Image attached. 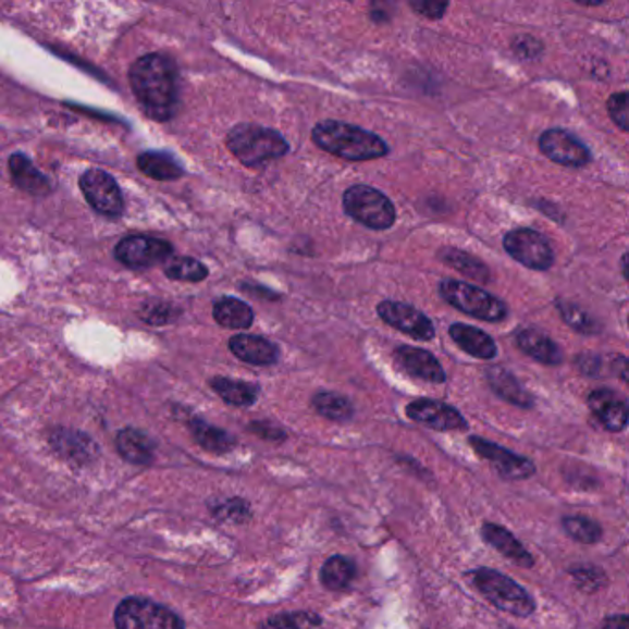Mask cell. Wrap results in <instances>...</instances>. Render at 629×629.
<instances>
[{
  "label": "cell",
  "instance_id": "obj_11",
  "mask_svg": "<svg viewBox=\"0 0 629 629\" xmlns=\"http://www.w3.org/2000/svg\"><path fill=\"white\" fill-rule=\"evenodd\" d=\"M377 314L386 325L408 334L411 338L421 340V342L436 338V328L429 316L423 314L421 310L411 307L408 303L386 299V301L377 305Z\"/></svg>",
  "mask_w": 629,
  "mask_h": 629
},
{
  "label": "cell",
  "instance_id": "obj_8",
  "mask_svg": "<svg viewBox=\"0 0 629 629\" xmlns=\"http://www.w3.org/2000/svg\"><path fill=\"white\" fill-rule=\"evenodd\" d=\"M503 246L511 259L517 260L522 267L535 272H546L554 267L556 254L545 235H541L530 227H517L506 233Z\"/></svg>",
  "mask_w": 629,
  "mask_h": 629
},
{
  "label": "cell",
  "instance_id": "obj_41",
  "mask_svg": "<svg viewBox=\"0 0 629 629\" xmlns=\"http://www.w3.org/2000/svg\"><path fill=\"white\" fill-rule=\"evenodd\" d=\"M249 430H254L255 434H259L260 437H268V440H283L285 437L281 430L268 423H254Z\"/></svg>",
  "mask_w": 629,
  "mask_h": 629
},
{
  "label": "cell",
  "instance_id": "obj_19",
  "mask_svg": "<svg viewBox=\"0 0 629 629\" xmlns=\"http://www.w3.org/2000/svg\"><path fill=\"white\" fill-rule=\"evenodd\" d=\"M448 336L460 347L461 351L480 360H493L498 355L495 340L482 329L472 328L466 323H454L448 328Z\"/></svg>",
  "mask_w": 629,
  "mask_h": 629
},
{
  "label": "cell",
  "instance_id": "obj_37",
  "mask_svg": "<svg viewBox=\"0 0 629 629\" xmlns=\"http://www.w3.org/2000/svg\"><path fill=\"white\" fill-rule=\"evenodd\" d=\"M214 515H219L220 519L244 522L249 517V504L243 498H231L214 509Z\"/></svg>",
  "mask_w": 629,
  "mask_h": 629
},
{
  "label": "cell",
  "instance_id": "obj_26",
  "mask_svg": "<svg viewBox=\"0 0 629 629\" xmlns=\"http://www.w3.org/2000/svg\"><path fill=\"white\" fill-rule=\"evenodd\" d=\"M212 390L227 403L233 406H251L259 399L260 387L254 382L235 381L227 377H214L211 379Z\"/></svg>",
  "mask_w": 629,
  "mask_h": 629
},
{
  "label": "cell",
  "instance_id": "obj_12",
  "mask_svg": "<svg viewBox=\"0 0 629 629\" xmlns=\"http://www.w3.org/2000/svg\"><path fill=\"white\" fill-rule=\"evenodd\" d=\"M174 248L172 244L156 236L132 235L116 244L115 257L122 264L134 270L156 267L169 259Z\"/></svg>",
  "mask_w": 629,
  "mask_h": 629
},
{
  "label": "cell",
  "instance_id": "obj_3",
  "mask_svg": "<svg viewBox=\"0 0 629 629\" xmlns=\"http://www.w3.org/2000/svg\"><path fill=\"white\" fill-rule=\"evenodd\" d=\"M225 145L231 153L248 169L264 166L270 161L285 158L291 151L288 140L279 134L278 130L249 124V122L231 127L230 134L225 137Z\"/></svg>",
  "mask_w": 629,
  "mask_h": 629
},
{
  "label": "cell",
  "instance_id": "obj_29",
  "mask_svg": "<svg viewBox=\"0 0 629 629\" xmlns=\"http://www.w3.org/2000/svg\"><path fill=\"white\" fill-rule=\"evenodd\" d=\"M357 575L355 563L344 556H333L325 562L321 569V581L331 591H342L351 585L353 578Z\"/></svg>",
  "mask_w": 629,
  "mask_h": 629
},
{
  "label": "cell",
  "instance_id": "obj_18",
  "mask_svg": "<svg viewBox=\"0 0 629 629\" xmlns=\"http://www.w3.org/2000/svg\"><path fill=\"white\" fill-rule=\"evenodd\" d=\"M515 344L525 355L545 366H559L563 362L562 347L538 329H520L515 334Z\"/></svg>",
  "mask_w": 629,
  "mask_h": 629
},
{
  "label": "cell",
  "instance_id": "obj_6",
  "mask_svg": "<svg viewBox=\"0 0 629 629\" xmlns=\"http://www.w3.org/2000/svg\"><path fill=\"white\" fill-rule=\"evenodd\" d=\"M471 578L480 593L498 609L511 613L515 617H530L535 612L532 596L517 581L509 580L508 576L491 569H479L472 572Z\"/></svg>",
  "mask_w": 629,
  "mask_h": 629
},
{
  "label": "cell",
  "instance_id": "obj_33",
  "mask_svg": "<svg viewBox=\"0 0 629 629\" xmlns=\"http://www.w3.org/2000/svg\"><path fill=\"white\" fill-rule=\"evenodd\" d=\"M166 278L174 279V281H185V283H201L203 279L209 275L200 260L190 259V257H177V259L169 262V267L164 268Z\"/></svg>",
  "mask_w": 629,
  "mask_h": 629
},
{
  "label": "cell",
  "instance_id": "obj_36",
  "mask_svg": "<svg viewBox=\"0 0 629 629\" xmlns=\"http://www.w3.org/2000/svg\"><path fill=\"white\" fill-rule=\"evenodd\" d=\"M511 49L520 60H538L539 55L543 54V42L538 41L535 37L522 34L511 41Z\"/></svg>",
  "mask_w": 629,
  "mask_h": 629
},
{
  "label": "cell",
  "instance_id": "obj_1",
  "mask_svg": "<svg viewBox=\"0 0 629 629\" xmlns=\"http://www.w3.org/2000/svg\"><path fill=\"white\" fill-rule=\"evenodd\" d=\"M130 85L146 115L153 121H170L180 103L177 67L164 54H146L130 69Z\"/></svg>",
  "mask_w": 629,
  "mask_h": 629
},
{
  "label": "cell",
  "instance_id": "obj_32",
  "mask_svg": "<svg viewBox=\"0 0 629 629\" xmlns=\"http://www.w3.org/2000/svg\"><path fill=\"white\" fill-rule=\"evenodd\" d=\"M260 629H323V622L316 613H281L260 624Z\"/></svg>",
  "mask_w": 629,
  "mask_h": 629
},
{
  "label": "cell",
  "instance_id": "obj_16",
  "mask_svg": "<svg viewBox=\"0 0 629 629\" xmlns=\"http://www.w3.org/2000/svg\"><path fill=\"white\" fill-rule=\"evenodd\" d=\"M589 408L594 418L609 432H622L628 427V405L609 387H600L589 395Z\"/></svg>",
  "mask_w": 629,
  "mask_h": 629
},
{
  "label": "cell",
  "instance_id": "obj_27",
  "mask_svg": "<svg viewBox=\"0 0 629 629\" xmlns=\"http://www.w3.org/2000/svg\"><path fill=\"white\" fill-rule=\"evenodd\" d=\"M137 166L143 174L158 182H176L183 176V169L177 164L176 159L170 158L169 153H163V151L140 153Z\"/></svg>",
  "mask_w": 629,
  "mask_h": 629
},
{
  "label": "cell",
  "instance_id": "obj_7",
  "mask_svg": "<svg viewBox=\"0 0 629 629\" xmlns=\"http://www.w3.org/2000/svg\"><path fill=\"white\" fill-rule=\"evenodd\" d=\"M116 629H185L169 607L146 599L122 600L115 612Z\"/></svg>",
  "mask_w": 629,
  "mask_h": 629
},
{
  "label": "cell",
  "instance_id": "obj_24",
  "mask_svg": "<svg viewBox=\"0 0 629 629\" xmlns=\"http://www.w3.org/2000/svg\"><path fill=\"white\" fill-rule=\"evenodd\" d=\"M10 172H12L15 187L21 188V190L37 194V196L50 193V183L47 176H42L41 172L32 164L30 159L23 153H13L10 158Z\"/></svg>",
  "mask_w": 629,
  "mask_h": 629
},
{
  "label": "cell",
  "instance_id": "obj_17",
  "mask_svg": "<svg viewBox=\"0 0 629 629\" xmlns=\"http://www.w3.org/2000/svg\"><path fill=\"white\" fill-rule=\"evenodd\" d=\"M230 351L249 366H273L279 360V347L255 334H236L230 340Z\"/></svg>",
  "mask_w": 629,
  "mask_h": 629
},
{
  "label": "cell",
  "instance_id": "obj_31",
  "mask_svg": "<svg viewBox=\"0 0 629 629\" xmlns=\"http://www.w3.org/2000/svg\"><path fill=\"white\" fill-rule=\"evenodd\" d=\"M314 410L331 421H349L355 414L351 400L345 399L344 395L333 394V392H318L312 397Z\"/></svg>",
  "mask_w": 629,
  "mask_h": 629
},
{
  "label": "cell",
  "instance_id": "obj_42",
  "mask_svg": "<svg viewBox=\"0 0 629 629\" xmlns=\"http://www.w3.org/2000/svg\"><path fill=\"white\" fill-rule=\"evenodd\" d=\"M604 629H628V617L618 615V617L607 618L604 622Z\"/></svg>",
  "mask_w": 629,
  "mask_h": 629
},
{
  "label": "cell",
  "instance_id": "obj_40",
  "mask_svg": "<svg viewBox=\"0 0 629 629\" xmlns=\"http://www.w3.org/2000/svg\"><path fill=\"white\" fill-rule=\"evenodd\" d=\"M576 363H578V368H580L583 375H600V366H602V360H600V357H596V355H589V353L588 355H580V357L576 358Z\"/></svg>",
  "mask_w": 629,
  "mask_h": 629
},
{
  "label": "cell",
  "instance_id": "obj_25",
  "mask_svg": "<svg viewBox=\"0 0 629 629\" xmlns=\"http://www.w3.org/2000/svg\"><path fill=\"white\" fill-rule=\"evenodd\" d=\"M212 318L225 329H249L254 325L255 314L248 303L236 297H222L212 307Z\"/></svg>",
  "mask_w": 629,
  "mask_h": 629
},
{
  "label": "cell",
  "instance_id": "obj_20",
  "mask_svg": "<svg viewBox=\"0 0 629 629\" xmlns=\"http://www.w3.org/2000/svg\"><path fill=\"white\" fill-rule=\"evenodd\" d=\"M482 535L503 556L509 557L511 562L517 563L520 567H532L533 557L530 556V552L520 545L519 539L515 538L514 533H509L506 528L488 522V525L482 527Z\"/></svg>",
  "mask_w": 629,
  "mask_h": 629
},
{
  "label": "cell",
  "instance_id": "obj_30",
  "mask_svg": "<svg viewBox=\"0 0 629 629\" xmlns=\"http://www.w3.org/2000/svg\"><path fill=\"white\" fill-rule=\"evenodd\" d=\"M556 307L559 310L562 320L570 329H575L576 333L588 334V336L602 333V323L594 316L589 314L588 310L581 309L575 303L557 299Z\"/></svg>",
  "mask_w": 629,
  "mask_h": 629
},
{
  "label": "cell",
  "instance_id": "obj_9",
  "mask_svg": "<svg viewBox=\"0 0 629 629\" xmlns=\"http://www.w3.org/2000/svg\"><path fill=\"white\" fill-rule=\"evenodd\" d=\"M539 150L551 159L552 163L570 166V169H581L591 163V150L588 145L562 127L546 130L545 134L539 137Z\"/></svg>",
  "mask_w": 629,
  "mask_h": 629
},
{
  "label": "cell",
  "instance_id": "obj_34",
  "mask_svg": "<svg viewBox=\"0 0 629 629\" xmlns=\"http://www.w3.org/2000/svg\"><path fill=\"white\" fill-rule=\"evenodd\" d=\"M563 528L570 538L585 545H594L602 538V528L594 520L585 519V517H565Z\"/></svg>",
  "mask_w": 629,
  "mask_h": 629
},
{
  "label": "cell",
  "instance_id": "obj_13",
  "mask_svg": "<svg viewBox=\"0 0 629 629\" xmlns=\"http://www.w3.org/2000/svg\"><path fill=\"white\" fill-rule=\"evenodd\" d=\"M406 416L416 423L424 424L429 429L442 430V432L467 429L466 418L460 411L454 406L445 405L442 400H411L410 405L406 406Z\"/></svg>",
  "mask_w": 629,
  "mask_h": 629
},
{
  "label": "cell",
  "instance_id": "obj_23",
  "mask_svg": "<svg viewBox=\"0 0 629 629\" xmlns=\"http://www.w3.org/2000/svg\"><path fill=\"white\" fill-rule=\"evenodd\" d=\"M437 259L442 260L443 264L453 268L461 275H466L471 281H479V283H490L491 272L490 268L485 267L482 260L477 259L474 255L464 249L458 248H443L437 251Z\"/></svg>",
  "mask_w": 629,
  "mask_h": 629
},
{
  "label": "cell",
  "instance_id": "obj_15",
  "mask_svg": "<svg viewBox=\"0 0 629 629\" xmlns=\"http://www.w3.org/2000/svg\"><path fill=\"white\" fill-rule=\"evenodd\" d=\"M394 358L395 362L399 363L408 375L432 382V384H442V382L447 381L442 363L432 353L419 349V347H411V345H400L395 349Z\"/></svg>",
  "mask_w": 629,
  "mask_h": 629
},
{
  "label": "cell",
  "instance_id": "obj_5",
  "mask_svg": "<svg viewBox=\"0 0 629 629\" xmlns=\"http://www.w3.org/2000/svg\"><path fill=\"white\" fill-rule=\"evenodd\" d=\"M440 294L451 307L477 320L501 323L509 314L508 305L503 299L464 281L443 279Z\"/></svg>",
  "mask_w": 629,
  "mask_h": 629
},
{
  "label": "cell",
  "instance_id": "obj_35",
  "mask_svg": "<svg viewBox=\"0 0 629 629\" xmlns=\"http://www.w3.org/2000/svg\"><path fill=\"white\" fill-rule=\"evenodd\" d=\"M607 113L612 116V121L617 124L618 130L628 134L629 132V113H628V92H615L607 100Z\"/></svg>",
  "mask_w": 629,
  "mask_h": 629
},
{
  "label": "cell",
  "instance_id": "obj_10",
  "mask_svg": "<svg viewBox=\"0 0 629 629\" xmlns=\"http://www.w3.org/2000/svg\"><path fill=\"white\" fill-rule=\"evenodd\" d=\"M79 188L87 203L103 217L116 219L124 211V200L115 180L103 170H87L79 177Z\"/></svg>",
  "mask_w": 629,
  "mask_h": 629
},
{
  "label": "cell",
  "instance_id": "obj_43",
  "mask_svg": "<svg viewBox=\"0 0 629 629\" xmlns=\"http://www.w3.org/2000/svg\"><path fill=\"white\" fill-rule=\"evenodd\" d=\"M620 268H622V275L626 281H629L628 275V254L622 255V260H620Z\"/></svg>",
  "mask_w": 629,
  "mask_h": 629
},
{
  "label": "cell",
  "instance_id": "obj_21",
  "mask_svg": "<svg viewBox=\"0 0 629 629\" xmlns=\"http://www.w3.org/2000/svg\"><path fill=\"white\" fill-rule=\"evenodd\" d=\"M116 451L124 460L135 466H148L153 460L156 443L137 429H124L116 436Z\"/></svg>",
  "mask_w": 629,
  "mask_h": 629
},
{
  "label": "cell",
  "instance_id": "obj_4",
  "mask_svg": "<svg viewBox=\"0 0 629 629\" xmlns=\"http://www.w3.org/2000/svg\"><path fill=\"white\" fill-rule=\"evenodd\" d=\"M342 203L345 214L368 230L386 231L394 227L397 220L394 201L370 185H353L347 188Z\"/></svg>",
  "mask_w": 629,
  "mask_h": 629
},
{
  "label": "cell",
  "instance_id": "obj_38",
  "mask_svg": "<svg viewBox=\"0 0 629 629\" xmlns=\"http://www.w3.org/2000/svg\"><path fill=\"white\" fill-rule=\"evenodd\" d=\"M448 7H451L448 2H437V0H410L411 10L421 17L430 18V21L442 18Z\"/></svg>",
  "mask_w": 629,
  "mask_h": 629
},
{
  "label": "cell",
  "instance_id": "obj_14",
  "mask_svg": "<svg viewBox=\"0 0 629 629\" xmlns=\"http://www.w3.org/2000/svg\"><path fill=\"white\" fill-rule=\"evenodd\" d=\"M469 443H471V447L477 451L479 456L493 464V467L503 474L504 479L527 480L535 472V466H533L532 461L522 458V456H517L508 448L477 436H472Z\"/></svg>",
  "mask_w": 629,
  "mask_h": 629
},
{
  "label": "cell",
  "instance_id": "obj_28",
  "mask_svg": "<svg viewBox=\"0 0 629 629\" xmlns=\"http://www.w3.org/2000/svg\"><path fill=\"white\" fill-rule=\"evenodd\" d=\"M188 427H190L194 440L209 453H230L231 448L236 445L235 437L227 434L225 430L217 429L201 419H193Z\"/></svg>",
  "mask_w": 629,
  "mask_h": 629
},
{
  "label": "cell",
  "instance_id": "obj_22",
  "mask_svg": "<svg viewBox=\"0 0 629 629\" xmlns=\"http://www.w3.org/2000/svg\"><path fill=\"white\" fill-rule=\"evenodd\" d=\"M485 377H488L491 390H493L501 399L508 400V403L519 406V408H532V395L528 394L527 390L520 386V382L517 381L509 371L504 370L501 366H493V368H488Z\"/></svg>",
  "mask_w": 629,
  "mask_h": 629
},
{
  "label": "cell",
  "instance_id": "obj_2",
  "mask_svg": "<svg viewBox=\"0 0 629 629\" xmlns=\"http://www.w3.org/2000/svg\"><path fill=\"white\" fill-rule=\"evenodd\" d=\"M310 137L320 150L353 163L386 158L390 153V146L379 135L334 119L318 122Z\"/></svg>",
  "mask_w": 629,
  "mask_h": 629
},
{
  "label": "cell",
  "instance_id": "obj_39",
  "mask_svg": "<svg viewBox=\"0 0 629 629\" xmlns=\"http://www.w3.org/2000/svg\"><path fill=\"white\" fill-rule=\"evenodd\" d=\"M172 309L164 303H146L145 309L140 312L143 320L148 321L151 325H164L170 320Z\"/></svg>",
  "mask_w": 629,
  "mask_h": 629
}]
</instances>
